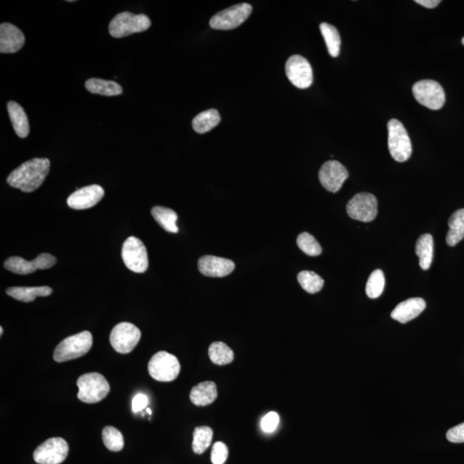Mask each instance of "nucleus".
Here are the masks:
<instances>
[{
	"mask_svg": "<svg viewBox=\"0 0 464 464\" xmlns=\"http://www.w3.org/2000/svg\"><path fill=\"white\" fill-rule=\"evenodd\" d=\"M415 252L420 259V266L423 270L430 268L434 258V238L431 234L421 235L418 238Z\"/></svg>",
	"mask_w": 464,
	"mask_h": 464,
	"instance_id": "23",
	"label": "nucleus"
},
{
	"mask_svg": "<svg viewBox=\"0 0 464 464\" xmlns=\"http://www.w3.org/2000/svg\"><path fill=\"white\" fill-rule=\"evenodd\" d=\"M78 398L83 403H98L108 396L110 386L105 377L98 372L86 373L78 377Z\"/></svg>",
	"mask_w": 464,
	"mask_h": 464,
	"instance_id": "2",
	"label": "nucleus"
},
{
	"mask_svg": "<svg viewBox=\"0 0 464 464\" xmlns=\"http://www.w3.org/2000/svg\"><path fill=\"white\" fill-rule=\"evenodd\" d=\"M210 359L219 366L228 365L233 361L234 352L223 342L217 341L211 344L209 350Z\"/></svg>",
	"mask_w": 464,
	"mask_h": 464,
	"instance_id": "29",
	"label": "nucleus"
},
{
	"mask_svg": "<svg viewBox=\"0 0 464 464\" xmlns=\"http://www.w3.org/2000/svg\"><path fill=\"white\" fill-rule=\"evenodd\" d=\"M67 442L62 438H51L38 446L33 458L38 464H60L67 459Z\"/></svg>",
	"mask_w": 464,
	"mask_h": 464,
	"instance_id": "11",
	"label": "nucleus"
},
{
	"mask_svg": "<svg viewBox=\"0 0 464 464\" xmlns=\"http://www.w3.org/2000/svg\"><path fill=\"white\" fill-rule=\"evenodd\" d=\"M286 74L297 88H309L313 82V72L309 61L301 55H293L286 63Z\"/></svg>",
	"mask_w": 464,
	"mask_h": 464,
	"instance_id": "13",
	"label": "nucleus"
},
{
	"mask_svg": "<svg viewBox=\"0 0 464 464\" xmlns=\"http://www.w3.org/2000/svg\"><path fill=\"white\" fill-rule=\"evenodd\" d=\"M218 390L215 383L207 381L193 387L190 392V400L196 406L204 407L217 399Z\"/></svg>",
	"mask_w": 464,
	"mask_h": 464,
	"instance_id": "20",
	"label": "nucleus"
},
{
	"mask_svg": "<svg viewBox=\"0 0 464 464\" xmlns=\"http://www.w3.org/2000/svg\"><path fill=\"white\" fill-rule=\"evenodd\" d=\"M347 212L352 220L370 222L377 215V200L372 193H357L349 200Z\"/></svg>",
	"mask_w": 464,
	"mask_h": 464,
	"instance_id": "12",
	"label": "nucleus"
},
{
	"mask_svg": "<svg viewBox=\"0 0 464 464\" xmlns=\"http://www.w3.org/2000/svg\"><path fill=\"white\" fill-rule=\"evenodd\" d=\"M7 109L17 136L26 138L30 133V124L23 107L16 102L10 101L7 103Z\"/></svg>",
	"mask_w": 464,
	"mask_h": 464,
	"instance_id": "22",
	"label": "nucleus"
},
{
	"mask_svg": "<svg viewBox=\"0 0 464 464\" xmlns=\"http://www.w3.org/2000/svg\"><path fill=\"white\" fill-rule=\"evenodd\" d=\"M181 366L175 355L161 351L156 353L148 363V372L159 382H171L178 377Z\"/></svg>",
	"mask_w": 464,
	"mask_h": 464,
	"instance_id": "6",
	"label": "nucleus"
},
{
	"mask_svg": "<svg viewBox=\"0 0 464 464\" xmlns=\"http://www.w3.org/2000/svg\"><path fill=\"white\" fill-rule=\"evenodd\" d=\"M220 120L221 117L218 110L212 109L200 113L193 118L192 126L196 133L206 134L217 127Z\"/></svg>",
	"mask_w": 464,
	"mask_h": 464,
	"instance_id": "27",
	"label": "nucleus"
},
{
	"mask_svg": "<svg viewBox=\"0 0 464 464\" xmlns=\"http://www.w3.org/2000/svg\"><path fill=\"white\" fill-rule=\"evenodd\" d=\"M121 256L125 265L131 271L137 273L147 271L149 265L147 251L140 239L128 238L123 244Z\"/></svg>",
	"mask_w": 464,
	"mask_h": 464,
	"instance_id": "9",
	"label": "nucleus"
},
{
	"mask_svg": "<svg viewBox=\"0 0 464 464\" xmlns=\"http://www.w3.org/2000/svg\"><path fill=\"white\" fill-rule=\"evenodd\" d=\"M321 33L326 43L328 54L331 57L337 58L340 54L341 40L337 28L330 23L320 24Z\"/></svg>",
	"mask_w": 464,
	"mask_h": 464,
	"instance_id": "28",
	"label": "nucleus"
},
{
	"mask_svg": "<svg viewBox=\"0 0 464 464\" xmlns=\"http://www.w3.org/2000/svg\"><path fill=\"white\" fill-rule=\"evenodd\" d=\"M415 3L425 7V8L432 9L437 7L441 1H439V0H416Z\"/></svg>",
	"mask_w": 464,
	"mask_h": 464,
	"instance_id": "39",
	"label": "nucleus"
},
{
	"mask_svg": "<svg viewBox=\"0 0 464 464\" xmlns=\"http://www.w3.org/2000/svg\"><path fill=\"white\" fill-rule=\"evenodd\" d=\"M348 176V169L345 166L335 160L324 162L319 171L321 185L332 193H337L341 189Z\"/></svg>",
	"mask_w": 464,
	"mask_h": 464,
	"instance_id": "15",
	"label": "nucleus"
},
{
	"mask_svg": "<svg viewBox=\"0 0 464 464\" xmlns=\"http://www.w3.org/2000/svg\"><path fill=\"white\" fill-rule=\"evenodd\" d=\"M151 215L162 229L171 233H178L179 229L176 226V221L178 217L175 211L167 207H154L151 209Z\"/></svg>",
	"mask_w": 464,
	"mask_h": 464,
	"instance_id": "26",
	"label": "nucleus"
},
{
	"mask_svg": "<svg viewBox=\"0 0 464 464\" xmlns=\"http://www.w3.org/2000/svg\"><path fill=\"white\" fill-rule=\"evenodd\" d=\"M462 43H463V46H464V37L463 38Z\"/></svg>",
	"mask_w": 464,
	"mask_h": 464,
	"instance_id": "42",
	"label": "nucleus"
},
{
	"mask_svg": "<svg viewBox=\"0 0 464 464\" xmlns=\"http://www.w3.org/2000/svg\"><path fill=\"white\" fill-rule=\"evenodd\" d=\"M105 196V190L99 185L84 187L72 193L67 199V205L74 210L91 209L98 204Z\"/></svg>",
	"mask_w": 464,
	"mask_h": 464,
	"instance_id": "16",
	"label": "nucleus"
},
{
	"mask_svg": "<svg viewBox=\"0 0 464 464\" xmlns=\"http://www.w3.org/2000/svg\"><path fill=\"white\" fill-rule=\"evenodd\" d=\"M251 12L252 6L249 3H238L214 15L210 20V26L220 30L235 29L248 19Z\"/></svg>",
	"mask_w": 464,
	"mask_h": 464,
	"instance_id": "8",
	"label": "nucleus"
},
{
	"mask_svg": "<svg viewBox=\"0 0 464 464\" xmlns=\"http://www.w3.org/2000/svg\"><path fill=\"white\" fill-rule=\"evenodd\" d=\"M50 169V161L48 158H33L14 169L7 178V182L24 193L34 192L43 184Z\"/></svg>",
	"mask_w": 464,
	"mask_h": 464,
	"instance_id": "1",
	"label": "nucleus"
},
{
	"mask_svg": "<svg viewBox=\"0 0 464 464\" xmlns=\"http://www.w3.org/2000/svg\"><path fill=\"white\" fill-rule=\"evenodd\" d=\"M147 413H148L149 414H151V410H150V408H148V410H147Z\"/></svg>",
	"mask_w": 464,
	"mask_h": 464,
	"instance_id": "41",
	"label": "nucleus"
},
{
	"mask_svg": "<svg viewBox=\"0 0 464 464\" xmlns=\"http://www.w3.org/2000/svg\"><path fill=\"white\" fill-rule=\"evenodd\" d=\"M24 43L25 37L19 28L9 23H3L0 25V53H17Z\"/></svg>",
	"mask_w": 464,
	"mask_h": 464,
	"instance_id": "18",
	"label": "nucleus"
},
{
	"mask_svg": "<svg viewBox=\"0 0 464 464\" xmlns=\"http://www.w3.org/2000/svg\"><path fill=\"white\" fill-rule=\"evenodd\" d=\"M387 127L389 131L388 145H389L391 157L397 162H406L410 159L412 151H413L406 128L400 120L397 119L390 120Z\"/></svg>",
	"mask_w": 464,
	"mask_h": 464,
	"instance_id": "5",
	"label": "nucleus"
},
{
	"mask_svg": "<svg viewBox=\"0 0 464 464\" xmlns=\"http://www.w3.org/2000/svg\"><path fill=\"white\" fill-rule=\"evenodd\" d=\"M85 88L93 94L106 96L123 94V88L115 81H103L100 78H89L85 82Z\"/></svg>",
	"mask_w": 464,
	"mask_h": 464,
	"instance_id": "25",
	"label": "nucleus"
},
{
	"mask_svg": "<svg viewBox=\"0 0 464 464\" xmlns=\"http://www.w3.org/2000/svg\"><path fill=\"white\" fill-rule=\"evenodd\" d=\"M414 98L421 105L432 110L441 109L445 103V93L438 82L424 79L413 86Z\"/></svg>",
	"mask_w": 464,
	"mask_h": 464,
	"instance_id": "7",
	"label": "nucleus"
},
{
	"mask_svg": "<svg viewBox=\"0 0 464 464\" xmlns=\"http://www.w3.org/2000/svg\"><path fill=\"white\" fill-rule=\"evenodd\" d=\"M297 282L306 292L310 294L317 293L323 289L324 280L316 273L302 271L297 275Z\"/></svg>",
	"mask_w": 464,
	"mask_h": 464,
	"instance_id": "31",
	"label": "nucleus"
},
{
	"mask_svg": "<svg viewBox=\"0 0 464 464\" xmlns=\"http://www.w3.org/2000/svg\"><path fill=\"white\" fill-rule=\"evenodd\" d=\"M141 332L134 324L120 323L114 327L109 341L112 348L121 355L129 353L140 341Z\"/></svg>",
	"mask_w": 464,
	"mask_h": 464,
	"instance_id": "10",
	"label": "nucleus"
},
{
	"mask_svg": "<svg viewBox=\"0 0 464 464\" xmlns=\"http://www.w3.org/2000/svg\"><path fill=\"white\" fill-rule=\"evenodd\" d=\"M448 224L446 244L453 247L464 238V209L456 210L453 213L450 217Z\"/></svg>",
	"mask_w": 464,
	"mask_h": 464,
	"instance_id": "24",
	"label": "nucleus"
},
{
	"mask_svg": "<svg viewBox=\"0 0 464 464\" xmlns=\"http://www.w3.org/2000/svg\"><path fill=\"white\" fill-rule=\"evenodd\" d=\"M280 423V416L279 414L275 413V412H270L268 414H266L263 417L261 422V427L262 430L265 432H275L276 428H278Z\"/></svg>",
	"mask_w": 464,
	"mask_h": 464,
	"instance_id": "36",
	"label": "nucleus"
},
{
	"mask_svg": "<svg viewBox=\"0 0 464 464\" xmlns=\"http://www.w3.org/2000/svg\"><path fill=\"white\" fill-rule=\"evenodd\" d=\"M228 448L222 442H217L213 446L211 460L213 464H224L228 458Z\"/></svg>",
	"mask_w": 464,
	"mask_h": 464,
	"instance_id": "35",
	"label": "nucleus"
},
{
	"mask_svg": "<svg viewBox=\"0 0 464 464\" xmlns=\"http://www.w3.org/2000/svg\"><path fill=\"white\" fill-rule=\"evenodd\" d=\"M297 244L301 251L310 256H317L323 252L319 242L308 232H303L297 237Z\"/></svg>",
	"mask_w": 464,
	"mask_h": 464,
	"instance_id": "34",
	"label": "nucleus"
},
{
	"mask_svg": "<svg viewBox=\"0 0 464 464\" xmlns=\"http://www.w3.org/2000/svg\"><path fill=\"white\" fill-rule=\"evenodd\" d=\"M7 295L13 297L21 302H33L37 297H48L53 293V290L50 286L34 287H10L6 290Z\"/></svg>",
	"mask_w": 464,
	"mask_h": 464,
	"instance_id": "21",
	"label": "nucleus"
},
{
	"mask_svg": "<svg viewBox=\"0 0 464 464\" xmlns=\"http://www.w3.org/2000/svg\"><path fill=\"white\" fill-rule=\"evenodd\" d=\"M148 404V397L144 394H138L133 399V411L134 413H138V412L143 410L147 408Z\"/></svg>",
	"mask_w": 464,
	"mask_h": 464,
	"instance_id": "38",
	"label": "nucleus"
},
{
	"mask_svg": "<svg viewBox=\"0 0 464 464\" xmlns=\"http://www.w3.org/2000/svg\"><path fill=\"white\" fill-rule=\"evenodd\" d=\"M151 27V20L144 14H134L128 12L118 14L109 23L110 36L121 38L134 33L144 32Z\"/></svg>",
	"mask_w": 464,
	"mask_h": 464,
	"instance_id": "4",
	"label": "nucleus"
},
{
	"mask_svg": "<svg viewBox=\"0 0 464 464\" xmlns=\"http://www.w3.org/2000/svg\"><path fill=\"white\" fill-rule=\"evenodd\" d=\"M93 337L91 332L83 331L62 341L54 350V359L59 363L81 358L92 348Z\"/></svg>",
	"mask_w": 464,
	"mask_h": 464,
	"instance_id": "3",
	"label": "nucleus"
},
{
	"mask_svg": "<svg viewBox=\"0 0 464 464\" xmlns=\"http://www.w3.org/2000/svg\"><path fill=\"white\" fill-rule=\"evenodd\" d=\"M427 304L421 297H413L403 301L394 308L391 313V317L401 324H407L414 319L423 313Z\"/></svg>",
	"mask_w": 464,
	"mask_h": 464,
	"instance_id": "19",
	"label": "nucleus"
},
{
	"mask_svg": "<svg viewBox=\"0 0 464 464\" xmlns=\"http://www.w3.org/2000/svg\"><path fill=\"white\" fill-rule=\"evenodd\" d=\"M198 268L203 275L220 278L234 271L235 263L229 259L205 255L199 260Z\"/></svg>",
	"mask_w": 464,
	"mask_h": 464,
	"instance_id": "17",
	"label": "nucleus"
},
{
	"mask_svg": "<svg viewBox=\"0 0 464 464\" xmlns=\"http://www.w3.org/2000/svg\"><path fill=\"white\" fill-rule=\"evenodd\" d=\"M446 438L450 442L456 443V444L464 443V422L450 429L446 434Z\"/></svg>",
	"mask_w": 464,
	"mask_h": 464,
	"instance_id": "37",
	"label": "nucleus"
},
{
	"mask_svg": "<svg viewBox=\"0 0 464 464\" xmlns=\"http://www.w3.org/2000/svg\"><path fill=\"white\" fill-rule=\"evenodd\" d=\"M386 286V278L382 270L377 269L370 275L366 283V292L370 299H377L383 293Z\"/></svg>",
	"mask_w": 464,
	"mask_h": 464,
	"instance_id": "33",
	"label": "nucleus"
},
{
	"mask_svg": "<svg viewBox=\"0 0 464 464\" xmlns=\"http://www.w3.org/2000/svg\"><path fill=\"white\" fill-rule=\"evenodd\" d=\"M213 430L209 427H199L193 434L192 448L196 454H202L209 448L213 441Z\"/></svg>",
	"mask_w": 464,
	"mask_h": 464,
	"instance_id": "30",
	"label": "nucleus"
},
{
	"mask_svg": "<svg viewBox=\"0 0 464 464\" xmlns=\"http://www.w3.org/2000/svg\"><path fill=\"white\" fill-rule=\"evenodd\" d=\"M57 259L55 256L48 253H43L33 261L28 262L19 256L10 257L5 262V268L17 275H30L38 269H48L56 264Z\"/></svg>",
	"mask_w": 464,
	"mask_h": 464,
	"instance_id": "14",
	"label": "nucleus"
},
{
	"mask_svg": "<svg viewBox=\"0 0 464 464\" xmlns=\"http://www.w3.org/2000/svg\"><path fill=\"white\" fill-rule=\"evenodd\" d=\"M103 444L110 452H120L124 447V439L121 432L116 428L105 427L102 432Z\"/></svg>",
	"mask_w": 464,
	"mask_h": 464,
	"instance_id": "32",
	"label": "nucleus"
},
{
	"mask_svg": "<svg viewBox=\"0 0 464 464\" xmlns=\"http://www.w3.org/2000/svg\"><path fill=\"white\" fill-rule=\"evenodd\" d=\"M3 327H0V335H3Z\"/></svg>",
	"mask_w": 464,
	"mask_h": 464,
	"instance_id": "40",
	"label": "nucleus"
}]
</instances>
